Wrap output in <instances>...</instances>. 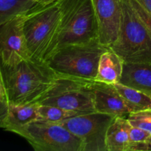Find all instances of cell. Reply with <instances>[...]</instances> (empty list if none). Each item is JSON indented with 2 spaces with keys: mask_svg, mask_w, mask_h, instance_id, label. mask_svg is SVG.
Here are the masks:
<instances>
[{
  "mask_svg": "<svg viewBox=\"0 0 151 151\" xmlns=\"http://www.w3.org/2000/svg\"><path fill=\"white\" fill-rule=\"evenodd\" d=\"M0 67L8 103H36L58 76L47 62L34 58L13 66L0 63Z\"/></svg>",
  "mask_w": 151,
  "mask_h": 151,
  "instance_id": "1",
  "label": "cell"
},
{
  "mask_svg": "<svg viewBox=\"0 0 151 151\" xmlns=\"http://www.w3.org/2000/svg\"><path fill=\"white\" fill-rule=\"evenodd\" d=\"M59 2L38 4L26 13L24 32L31 58L47 61L55 52L60 28Z\"/></svg>",
  "mask_w": 151,
  "mask_h": 151,
  "instance_id": "2",
  "label": "cell"
},
{
  "mask_svg": "<svg viewBox=\"0 0 151 151\" xmlns=\"http://www.w3.org/2000/svg\"><path fill=\"white\" fill-rule=\"evenodd\" d=\"M99 39L58 49L47 60L57 75L95 81L100 56L107 50Z\"/></svg>",
  "mask_w": 151,
  "mask_h": 151,
  "instance_id": "3",
  "label": "cell"
},
{
  "mask_svg": "<svg viewBox=\"0 0 151 151\" xmlns=\"http://www.w3.org/2000/svg\"><path fill=\"white\" fill-rule=\"evenodd\" d=\"M61 13L57 45L88 43L98 39V26L91 0H60Z\"/></svg>",
  "mask_w": 151,
  "mask_h": 151,
  "instance_id": "4",
  "label": "cell"
},
{
  "mask_svg": "<svg viewBox=\"0 0 151 151\" xmlns=\"http://www.w3.org/2000/svg\"><path fill=\"white\" fill-rule=\"evenodd\" d=\"M122 16L118 37L110 49L124 63H151V35L128 0H122Z\"/></svg>",
  "mask_w": 151,
  "mask_h": 151,
  "instance_id": "5",
  "label": "cell"
},
{
  "mask_svg": "<svg viewBox=\"0 0 151 151\" xmlns=\"http://www.w3.org/2000/svg\"><path fill=\"white\" fill-rule=\"evenodd\" d=\"M92 81L58 75L54 84L35 104L57 106L81 115L96 112Z\"/></svg>",
  "mask_w": 151,
  "mask_h": 151,
  "instance_id": "6",
  "label": "cell"
},
{
  "mask_svg": "<svg viewBox=\"0 0 151 151\" xmlns=\"http://www.w3.org/2000/svg\"><path fill=\"white\" fill-rule=\"evenodd\" d=\"M36 151H83V142L61 124L34 121L12 131Z\"/></svg>",
  "mask_w": 151,
  "mask_h": 151,
  "instance_id": "7",
  "label": "cell"
},
{
  "mask_svg": "<svg viewBox=\"0 0 151 151\" xmlns=\"http://www.w3.org/2000/svg\"><path fill=\"white\" fill-rule=\"evenodd\" d=\"M114 117L93 112L73 116L60 124L82 141L83 151H106V133Z\"/></svg>",
  "mask_w": 151,
  "mask_h": 151,
  "instance_id": "8",
  "label": "cell"
},
{
  "mask_svg": "<svg viewBox=\"0 0 151 151\" xmlns=\"http://www.w3.org/2000/svg\"><path fill=\"white\" fill-rule=\"evenodd\" d=\"M25 15H19L0 25V63L13 66L31 58L24 32Z\"/></svg>",
  "mask_w": 151,
  "mask_h": 151,
  "instance_id": "9",
  "label": "cell"
},
{
  "mask_svg": "<svg viewBox=\"0 0 151 151\" xmlns=\"http://www.w3.org/2000/svg\"><path fill=\"white\" fill-rule=\"evenodd\" d=\"M98 26V39L110 48L119 34L122 16V0H91Z\"/></svg>",
  "mask_w": 151,
  "mask_h": 151,
  "instance_id": "10",
  "label": "cell"
},
{
  "mask_svg": "<svg viewBox=\"0 0 151 151\" xmlns=\"http://www.w3.org/2000/svg\"><path fill=\"white\" fill-rule=\"evenodd\" d=\"M91 86L96 112L115 116H127L134 112L118 92L114 85L93 81Z\"/></svg>",
  "mask_w": 151,
  "mask_h": 151,
  "instance_id": "11",
  "label": "cell"
},
{
  "mask_svg": "<svg viewBox=\"0 0 151 151\" xmlns=\"http://www.w3.org/2000/svg\"><path fill=\"white\" fill-rule=\"evenodd\" d=\"M119 83L151 95V63H124Z\"/></svg>",
  "mask_w": 151,
  "mask_h": 151,
  "instance_id": "12",
  "label": "cell"
},
{
  "mask_svg": "<svg viewBox=\"0 0 151 151\" xmlns=\"http://www.w3.org/2000/svg\"><path fill=\"white\" fill-rule=\"evenodd\" d=\"M123 66V60L109 48L100 56L95 81L112 85L118 83L122 78Z\"/></svg>",
  "mask_w": 151,
  "mask_h": 151,
  "instance_id": "13",
  "label": "cell"
},
{
  "mask_svg": "<svg viewBox=\"0 0 151 151\" xmlns=\"http://www.w3.org/2000/svg\"><path fill=\"white\" fill-rule=\"evenodd\" d=\"M130 127L126 116L114 118L106 133V151H130Z\"/></svg>",
  "mask_w": 151,
  "mask_h": 151,
  "instance_id": "14",
  "label": "cell"
},
{
  "mask_svg": "<svg viewBox=\"0 0 151 151\" xmlns=\"http://www.w3.org/2000/svg\"><path fill=\"white\" fill-rule=\"evenodd\" d=\"M40 119L38 111V105L15 104L8 103V114L4 129L12 131L18 128L26 125Z\"/></svg>",
  "mask_w": 151,
  "mask_h": 151,
  "instance_id": "15",
  "label": "cell"
},
{
  "mask_svg": "<svg viewBox=\"0 0 151 151\" xmlns=\"http://www.w3.org/2000/svg\"><path fill=\"white\" fill-rule=\"evenodd\" d=\"M115 88L134 112L151 110V95L142 91L118 83Z\"/></svg>",
  "mask_w": 151,
  "mask_h": 151,
  "instance_id": "16",
  "label": "cell"
},
{
  "mask_svg": "<svg viewBox=\"0 0 151 151\" xmlns=\"http://www.w3.org/2000/svg\"><path fill=\"white\" fill-rule=\"evenodd\" d=\"M34 0H0V25L38 5Z\"/></svg>",
  "mask_w": 151,
  "mask_h": 151,
  "instance_id": "17",
  "label": "cell"
},
{
  "mask_svg": "<svg viewBox=\"0 0 151 151\" xmlns=\"http://www.w3.org/2000/svg\"><path fill=\"white\" fill-rule=\"evenodd\" d=\"M37 105L40 119L47 122L60 124L69 118L81 115L77 112L66 110L57 106Z\"/></svg>",
  "mask_w": 151,
  "mask_h": 151,
  "instance_id": "18",
  "label": "cell"
},
{
  "mask_svg": "<svg viewBox=\"0 0 151 151\" xmlns=\"http://www.w3.org/2000/svg\"><path fill=\"white\" fill-rule=\"evenodd\" d=\"M126 118L132 126L145 130L151 134V110L132 112Z\"/></svg>",
  "mask_w": 151,
  "mask_h": 151,
  "instance_id": "19",
  "label": "cell"
},
{
  "mask_svg": "<svg viewBox=\"0 0 151 151\" xmlns=\"http://www.w3.org/2000/svg\"><path fill=\"white\" fill-rule=\"evenodd\" d=\"M150 137L151 134L148 131L131 125L129 128L130 151L132 150L134 146L147 142Z\"/></svg>",
  "mask_w": 151,
  "mask_h": 151,
  "instance_id": "20",
  "label": "cell"
},
{
  "mask_svg": "<svg viewBox=\"0 0 151 151\" xmlns=\"http://www.w3.org/2000/svg\"><path fill=\"white\" fill-rule=\"evenodd\" d=\"M128 1H129L131 5L132 6L134 11L137 13V16H139L141 22H142L144 26L145 27L146 29H147V31L151 35V13L147 11L144 7H142L135 0H128Z\"/></svg>",
  "mask_w": 151,
  "mask_h": 151,
  "instance_id": "21",
  "label": "cell"
},
{
  "mask_svg": "<svg viewBox=\"0 0 151 151\" xmlns=\"http://www.w3.org/2000/svg\"><path fill=\"white\" fill-rule=\"evenodd\" d=\"M8 114V103L0 100V128H4Z\"/></svg>",
  "mask_w": 151,
  "mask_h": 151,
  "instance_id": "22",
  "label": "cell"
},
{
  "mask_svg": "<svg viewBox=\"0 0 151 151\" xmlns=\"http://www.w3.org/2000/svg\"><path fill=\"white\" fill-rule=\"evenodd\" d=\"M131 151H151V137L145 142L134 146Z\"/></svg>",
  "mask_w": 151,
  "mask_h": 151,
  "instance_id": "23",
  "label": "cell"
},
{
  "mask_svg": "<svg viewBox=\"0 0 151 151\" xmlns=\"http://www.w3.org/2000/svg\"><path fill=\"white\" fill-rule=\"evenodd\" d=\"M0 100L7 102V94H6L5 87H4V81H3L2 74H1V67H0Z\"/></svg>",
  "mask_w": 151,
  "mask_h": 151,
  "instance_id": "24",
  "label": "cell"
},
{
  "mask_svg": "<svg viewBox=\"0 0 151 151\" xmlns=\"http://www.w3.org/2000/svg\"><path fill=\"white\" fill-rule=\"evenodd\" d=\"M147 11L151 13V0H135Z\"/></svg>",
  "mask_w": 151,
  "mask_h": 151,
  "instance_id": "25",
  "label": "cell"
},
{
  "mask_svg": "<svg viewBox=\"0 0 151 151\" xmlns=\"http://www.w3.org/2000/svg\"><path fill=\"white\" fill-rule=\"evenodd\" d=\"M60 1V0H38L37 2H38V4H41V5H46V4L57 2V1Z\"/></svg>",
  "mask_w": 151,
  "mask_h": 151,
  "instance_id": "26",
  "label": "cell"
},
{
  "mask_svg": "<svg viewBox=\"0 0 151 151\" xmlns=\"http://www.w3.org/2000/svg\"><path fill=\"white\" fill-rule=\"evenodd\" d=\"M34 1H38V0H34Z\"/></svg>",
  "mask_w": 151,
  "mask_h": 151,
  "instance_id": "27",
  "label": "cell"
}]
</instances>
